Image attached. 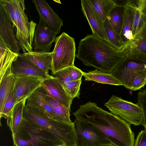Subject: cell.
<instances>
[{
	"label": "cell",
	"instance_id": "obj_1",
	"mask_svg": "<svg viewBox=\"0 0 146 146\" xmlns=\"http://www.w3.org/2000/svg\"><path fill=\"white\" fill-rule=\"evenodd\" d=\"M76 119L99 131L117 146H134V133L130 124L119 116L103 110L94 102L80 106L73 113Z\"/></svg>",
	"mask_w": 146,
	"mask_h": 146
},
{
	"label": "cell",
	"instance_id": "obj_2",
	"mask_svg": "<svg viewBox=\"0 0 146 146\" xmlns=\"http://www.w3.org/2000/svg\"><path fill=\"white\" fill-rule=\"evenodd\" d=\"M126 54L107 41L93 35L80 40L76 57L83 64L111 74L123 60Z\"/></svg>",
	"mask_w": 146,
	"mask_h": 146
},
{
	"label": "cell",
	"instance_id": "obj_3",
	"mask_svg": "<svg viewBox=\"0 0 146 146\" xmlns=\"http://www.w3.org/2000/svg\"><path fill=\"white\" fill-rule=\"evenodd\" d=\"M8 11L15 31V37L23 53L33 52V43L36 26L33 21H29L25 12L24 0H1Z\"/></svg>",
	"mask_w": 146,
	"mask_h": 146
},
{
	"label": "cell",
	"instance_id": "obj_4",
	"mask_svg": "<svg viewBox=\"0 0 146 146\" xmlns=\"http://www.w3.org/2000/svg\"><path fill=\"white\" fill-rule=\"evenodd\" d=\"M12 137L15 146H66L51 133L23 118Z\"/></svg>",
	"mask_w": 146,
	"mask_h": 146
},
{
	"label": "cell",
	"instance_id": "obj_5",
	"mask_svg": "<svg viewBox=\"0 0 146 146\" xmlns=\"http://www.w3.org/2000/svg\"><path fill=\"white\" fill-rule=\"evenodd\" d=\"M23 118L45 129L62 141L66 146H77V136L74 122L69 123L50 119L37 109L28 106L24 108Z\"/></svg>",
	"mask_w": 146,
	"mask_h": 146
},
{
	"label": "cell",
	"instance_id": "obj_6",
	"mask_svg": "<svg viewBox=\"0 0 146 146\" xmlns=\"http://www.w3.org/2000/svg\"><path fill=\"white\" fill-rule=\"evenodd\" d=\"M75 39L63 32L57 37L52 55V74L74 65L76 56Z\"/></svg>",
	"mask_w": 146,
	"mask_h": 146
},
{
	"label": "cell",
	"instance_id": "obj_7",
	"mask_svg": "<svg viewBox=\"0 0 146 146\" xmlns=\"http://www.w3.org/2000/svg\"><path fill=\"white\" fill-rule=\"evenodd\" d=\"M123 60L111 73L125 88L131 90L133 80L137 73L146 71V58L127 53Z\"/></svg>",
	"mask_w": 146,
	"mask_h": 146
},
{
	"label": "cell",
	"instance_id": "obj_8",
	"mask_svg": "<svg viewBox=\"0 0 146 146\" xmlns=\"http://www.w3.org/2000/svg\"><path fill=\"white\" fill-rule=\"evenodd\" d=\"M104 105L111 113L119 116L130 124L141 125L143 113L141 108L137 104L112 95Z\"/></svg>",
	"mask_w": 146,
	"mask_h": 146
},
{
	"label": "cell",
	"instance_id": "obj_9",
	"mask_svg": "<svg viewBox=\"0 0 146 146\" xmlns=\"http://www.w3.org/2000/svg\"><path fill=\"white\" fill-rule=\"evenodd\" d=\"M77 136V146H100L112 144L99 131L76 118L74 122Z\"/></svg>",
	"mask_w": 146,
	"mask_h": 146
},
{
	"label": "cell",
	"instance_id": "obj_10",
	"mask_svg": "<svg viewBox=\"0 0 146 146\" xmlns=\"http://www.w3.org/2000/svg\"><path fill=\"white\" fill-rule=\"evenodd\" d=\"M11 73L16 78L35 76L46 79L51 75L31 62L23 54H18L11 68Z\"/></svg>",
	"mask_w": 146,
	"mask_h": 146
},
{
	"label": "cell",
	"instance_id": "obj_11",
	"mask_svg": "<svg viewBox=\"0 0 146 146\" xmlns=\"http://www.w3.org/2000/svg\"><path fill=\"white\" fill-rule=\"evenodd\" d=\"M0 36L11 51L19 53L21 48L14 34L10 15L1 0H0Z\"/></svg>",
	"mask_w": 146,
	"mask_h": 146
},
{
	"label": "cell",
	"instance_id": "obj_12",
	"mask_svg": "<svg viewBox=\"0 0 146 146\" xmlns=\"http://www.w3.org/2000/svg\"><path fill=\"white\" fill-rule=\"evenodd\" d=\"M46 91L40 86L27 99L26 104L30 107L37 109L42 115L50 119L64 122L46 102Z\"/></svg>",
	"mask_w": 146,
	"mask_h": 146
},
{
	"label": "cell",
	"instance_id": "obj_13",
	"mask_svg": "<svg viewBox=\"0 0 146 146\" xmlns=\"http://www.w3.org/2000/svg\"><path fill=\"white\" fill-rule=\"evenodd\" d=\"M38 13L40 18L43 20L56 35L60 32L63 25V21L53 11L47 2L44 0L32 1Z\"/></svg>",
	"mask_w": 146,
	"mask_h": 146
},
{
	"label": "cell",
	"instance_id": "obj_14",
	"mask_svg": "<svg viewBox=\"0 0 146 146\" xmlns=\"http://www.w3.org/2000/svg\"><path fill=\"white\" fill-rule=\"evenodd\" d=\"M46 79L35 76L17 78L13 93L16 104L27 99Z\"/></svg>",
	"mask_w": 146,
	"mask_h": 146
},
{
	"label": "cell",
	"instance_id": "obj_15",
	"mask_svg": "<svg viewBox=\"0 0 146 146\" xmlns=\"http://www.w3.org/2000/svg\"><path fill=\"white\" fill-rule=\"evenodd\" d=\"M56 37V35L40 18L35 30L33 48L35 51L50 52L52 43L55 42Z\"/></svg>",
	"mask_w": 146,
	"mask_h": 146
},
{
	"label": "cell",
	"instance_id": "obj_16",
	"mask_svg": "<svg viewBox=\"0 0 146 146\" xmlns=\"http://www.w3.org/2000/svg\"><path fill=\"white\" fill-rule=\"evenodd\" d=\"M81 10L87 19L94 35L108 42L104 22L89 0H81Z\"/></svg>",
	"mask_w": 146,
	"mask_h": 146
},
{
	"label": "cell",
	"instance_id": "obj_17",
	"mask_svg": "<svg viewBox=\"0 0 146 146\" xmlns=\"http://www.w3.org/2000/svg\"><path fill=\"white\" fill-rule=\"evenodd\" d=\"M41 86L50 96L62 104L70 110L73 99L68 95L58 78L51 76L45 79Z\"/></svg>",
	"mask_w": 146,
	"mask_h": 146
},
{
	"label": "cell",
	"instance_id": "obj_18",
	"mask_svg": "<svg viewBox=\"0 0 146 146\" xmlns=\"http://www.w3.org/2000/svg\"><path fill=\"white\" fill-rule=\"evenodd\" d=\"M135 10V9L128 4L124 7L122 26L120 35L123 48L133 39L132 31Z\"/></svg>",
	"mask_w": 146,
	"mask_h": 146
},
{
	"label": "cell",
	"instance_id": "obj_19",
	"mask_svg": "<svg viewBox=\"0 0 146 146\" xmlns=\"http://www.w3.org/2000/svg\"><path fill=\"white\" fill-rule=\"evenodd\" d=\"M125 54L131 53L146 57V25L138 35L122 48Z\"/></svg>",
	"mask_w": 146,
	"mask_h": 146
},
{
	"label": "cell",
	"instance_id": "obj_20",
	"mask_svg": "<svg viewBox=\"0 0 146 146\" xmlns=\"http://www.w3.org/2000/svg\"><path fill=\"white\" fill-rule=\"evenodd\" d=\"M17 78L11 73V68L0 81V113L8 98L13 91Z\"/></svg>",
	"mask_w": 146,
	"mask_h": 146
},
{
	"label": "cell",
	"instance_id": "obj_21",
	"mask_svg": "<svg viewBox=\"0 0 146 146\" xmlns=\"http://www.w3.org/2000/svg\"><path fill=\"white\" fill-rule=\"evenodd\" d=\"M18 54L11 51L0 36V81L7 71L11 68L13 61Z\"/></svg>",
	"mask_w": 146,
	"mask_h": 146
},
{
	"label": "cell",
	"instance_id": "obj_22",
	"mask_svg": "<svg viewBox=\"0 0 146 146\" xmlns=\"http://www.w3.org/2000/svg\"><path fill=\"white\" fill-rule=\"evenodd\" d=\"M23 54L42 70L48 73L52 70L51 52L35 51Z\"/></svg>",
	"mask_w": 146,
	"mask_h": 146
},
{
	"label": "cell",
	"instance_id": "obj_23",
	"mask_svg": "<svg viewBox=\"0 0 146 146\" xmlns=\"http://www.w3.org/2000/svg\"><path fill=\"white\" fill-rule=\"evenodd\" d=\"M26 99L15 105L7 119V125L12 132V135L16 133L23 118V111Z\"/></svg>",
	"mask_w": 146,
	"mask_h": 146
},
{
	"label": "cell",
	"instance_id": "obj_24",
	"mask_svg": "<svg viewBox=\"0 0 146 146\" xmlns=\"http://www.w3.org/2000/svg\"><path fill=\"white\" fill-rule=\"evenodd\" d=\"M83 76L85 77V80L86 81H92L102 84L116 86L122 85L121 83L111 74L97 70L96 69L88 72H83Z\"/></svg>",
	"mask_w": 146,
	"mask_h": 146
},
{
	"label": "cell",
	"instance_id": "obj_25",
	"mask_svg": "<svg viewBox=\"0 0 146 146\" xmlns=\"http://www.w3.org/2000/svg\"><path fill=\"white\" fill-rule=\"evenodd\" d=\"M124 7L116 5L109 11L107 18L112 28L119 35L122 27Z\"/></svg>",
	"mask_w": 146,
	"mask_h": 146
},
{
	"label": "cell",
	"instance_id": "obj_26",
	"mask_svg": "<svg viewBox=\"0 0 146 146\" xmlns=\"http://www.w3.org/2000/svg\"><path fill=\"white\" fill-rule=\"evenodd\" d=\"M96 13L104 22L110 10L116 5L115 0H89Z\"/></svg>",
	"mask_w": 146,
	"mask_h": 146
},
{
	"label": "cell",
	"instance_id": "obj_27",
	"mask_svg": "<svg viewBox=\"0 0 146 146\" xmlns=\"http://www.w3.org/2000/svg\"><path fill=\"white\" fill-rule=\"evenodd\" d=\"M45 100L54 112L61 118L64 122L69 123L73 122L70 117L71 110L50 96L46 95Z\"/></svg>",
	"mask_w": 146,
	"mask_h": 146
},
{
	"label": "cell",
	"instance_id": "obj_28",
	"mask_svg": "<svg viewBox=\"0 0 146 146\" xmlns=\"http://www.w3.org/2000/svg\"><path fill=\"white\" fill-rule=\"evenodd\" d=\"M105 30L108 42L118 50H122L120 35L115 31L107 19L104 22Z\"/></svg>",
	"mask_w": 146,
	"mask_h": 146
},
{
	"label": "cell",
	"instance_id": "obj_29",
	"mask_svg": "<svg viewBox=\"0 0 146 146\" xmlns=\"http://www.w3.org/2000/svg\"><path fill=\"white\" fill-rule=\"evenodd\" d=\"M81 79L73 81L62 84L68 96L73 99L76 97L79 98Z\"/></svg>",
	"mask_w": 146,
	"mask_h": 146
},
{
	"label": "cell",
	"instance_id": "obj_30",
	"mask_svg": "<svg viewBox=\"0 0 146 146\" xmlns=\"http://www.w3.org/2000/svg\"><path fill=\"white\" fill-rule=\"evenodd\" d=\"M137 104L141 108L143 113V120L141 124L146 131V90L140 91L138 94Z\"/></svg>",
	"mask_w": 146,
	"mask_h": 146
},
{
	"label": "cell",
	"instance_id": "obj_31",
	"mask_svg": "<svg viewBox=\"0 0 146 146\" xmlns=\"http://www.w3.org/2000/svg\"><path fill=\"white\" fill-rule=\"evenodd\" d=\"M13 92L9 96L4 104L2 111L0 113V119L3 117L7 119L12 109L16 104Z\"/></svg>",
	"mask_w": 146,
	"mask_h": 146
},
{
	"label": "cell",
	"instance_id": "obj_32",
	"mask_svg": "<svg viewBox=\"0 0 146 146\" xmlns=\"http://www.w3.org/2000/svg\"><path fill=\"white\" fill-rule=\"evenodd\" d=\"M146 84V71L138 72L135 75L132 82L131 90L136 91L144 86Z\"/></svg>",
	"mask_w": 146,
	"mask_h": 146
},
{
	"label": "cell",
	"instance_id": "obj_33",
	"mask_svg": "<svg viewBox=\"0 0 146 146\" xmlns=\"http://www.w3.org/2000/svg\"><path fill=\"white\" fill-rule=\"evenodd\" d=\"M135 9V13L132 28V34L133 39L139 33L144 26L139 9Z\"/></svg>",
	"mask_w": 146,
	"mask_h": 146
},
{
	"label": "cell",
	"instance_id": "obj_34",
	"mask_svg": "<svg viewBox=\"0 0 146 146\" xmlns=\"http://www.w3.org/2000/svg\"><path fill=\"white\" fill-rule=\"evenodd\" d=\"M134 8L139 9L143 25H146V0H135Z\"/></svg>",
	"mask_w": 146,
	"mask_h": 146
},
{
	"label": "cell",
	"instance_id": "obj_35",
	"mask_svg": "<svg viewBox=\"0 0 146 146\" xmlns=\"http://www.w3.org/2000/svg\"><path fill=\"white\" fill-rule=\"evenodd\" d=\"M70 76L72 80L81 79L83 72L74 65L68 68Z\"/></svg>",
	"mask_w": 146,
	"mask_h": 146
},
{
	"label": "cell",
	"instance_id": "obj_36",
	"mask_svg": "<svg viewBox=\"0 0 146 146\" xmlns=\"http://www.w3.org/2000/svg\"><path fill=\"white\" fill-rule=\"evenodd\" d=\"M134 146H146V131L141 130L139 132L136 138Z\"/></svg>",
	"mask_w": 146,
	"mask_h": 146
},
{
	"label": "cell",
	"instance_id": "obj_37",
	"mask_svg": "<svg viewBox=\"0 0 146 146\" xmlns=\"http://www.w3.org/2000/svg\"><path fill=\"white\" fill-rule=\"evenodd\" d=\"M100 146H117L112 144H105L102 145Z\"/></svg>",
	"mask_w": 146,
	"mask_h": 146
}]
</instances>
